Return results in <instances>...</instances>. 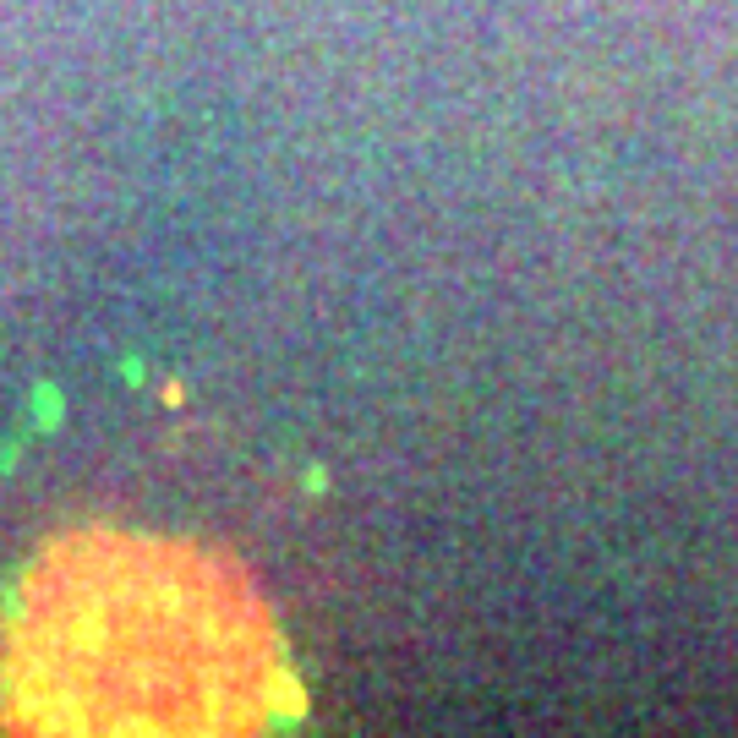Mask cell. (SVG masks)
Wrapping results in <instances>:
<instances>
[{
  "label": "cell",
  "instance_id": "obj_1",
  "mask_svg": "<svg viewBox=\"0 0 738 738\" xmlns=\"http://www.w3.org/2000/svg\"><path fill=\"white\" fill-rule=\"evenodd\" d=\"M0 706L28 733H263L301 711L241 569L154 536H72L22 580Z\"/></svg>",
  "mask_w": 738,
  "mask_h": 738
}]
</instances>
